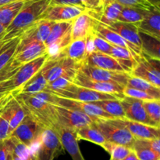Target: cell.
Here are the masks:
<instances>
[{"label": "cell", "mask_w": 160, "mask_h": 160, "mask_svg": "<svg viewBox=\"0 0 160 160\" xmlns=\"http://www.w3.org/2000/svg\"><path fill=\"white\" fill-rule=\"evenodd\" d=\"M51 4L52 0H27L17 17L6 28L5 40H10L20 35L25 30L40 20Z\"/></svg>", "instance_id": "1"}, {"label": "cell", "mask_w": 160, "mask_h": 160, "mask_svg": "<svg viewBox=\"0 0 160 160\" xmlns=\"http://www.w3.org/2000/svg\"><path fill=\"white\" fill-rule=\"evenodd\" d=\"M15 98L27 112L31 115L44 129H54L58 124L56 106L33 95L16 93Z\"/></svg>", "instance_id": "2"}, {"label": "cell", "mask_w": 160, "mask_h": 160, "mask_svg": "<svg viewBox=\"0 0 160 160\" xmlns=\"http://www.w3.org/2000/svg\"><path fill=\"white\" fill-rule=\"evenodd\" d=\"M94 125L101 132L106 141L132 149L135 138L128 129L118 123L115 119L108 120L98 119L94 122Z\"/></svg>", "instance_id": "3"}, {"label": "cell", "mask_w": 160, "mask_h": 160, "mask_svg": "<svg viewBox=\"0 0 160 160\" xmlns=\"http://www.w3.org/2000/svg\"><path fill=\"white\" fill-rule=\"evenodd\" d=\"M79 64L70 58L59 56L48 59L42 70L47 83H49L59 77H67L73 81Z\"/></svg>", "instance_id": "4"}, {"label": "cell", "mask_w": 160, "mask_h": 160, "mask_svg": "<svg viewBox=\"0 0 160 160\" xmlns=\"http://www.w3.org/2000/svg\"><path fill=\"white\" fill-rule=\"evenodd\" d=\"M34 151V160H54L63 153L64 148L57 133L52 129H45Z\"/></svg>", "instance_id": "5"}, {"label": "cell", "mask_w": 160, "mask_h": 160, "mask_svg": "<svg viewBox=\"0 0 160 160\" xmlns=\"http://www.w3.org/2000/svg\"><path fill=\"white\" fill-rule=\"evenodd\" d=\"M48 59V55L45 54L22 64L18 70L6 80L9 89L11 91L20 90L27 82L29 81L42 68Z\"/></svg>", "instance_id": "6"}, {"label": "cell", "mask_w": 160, "mask_h": 160, "mask_svg": "<svg viewBox=\"0 0 160 160\" xmlns=\"http://www.w3.org/2000/svg\"><path fill=\"white\" fill-rule=\"evenodd\" d=\"M45 130L31 115H27L20 125L11 133L10 136L23 143L30 148L37 144L42 131Z\"/></svg>", "instance_id": "7"}, {"label": "cell", "mask_w": 160, "mask_h": 160, "mask_svg": "<svg viewBox=\"0 0 160 160\" xmlns=\"http://www.w3.org/2000/svg\"><path fill=\"white\" fill-rule=\"evenodd\" d=\"M51 93L57 97H62V98L84 102H95L98 101V100H109V99L111 100L118 99L115 96L111 95V94L104 93L98 92L93 89L82 87L73 83H70L68 86L64 89Z\"/></svg>", "instance_id": "8"}, {"label": "cell", "mask_w": 160, "mask_h": 160, "mask_svg": "<svg viewBox=\"0 0 160 160\" xmlns=\"http://www.w3.org/2000/svg\"><path fill=\"white\" fill-rule=\"evenodd\" d=\"M130 75L142 78L160 88V60L152 59L142 54Z\"/></svg>", "instance_id": "9"}, {"label": "cell", "mask_w": 160, "mask_h": 160, "mask_svg": "<svg viewBox=\"0 0 160 160\" xmlns=\"http://www.w3.org/2000/svg\"><path fill=\"white\" fill-rule=\"evenodd\" d=\"M78 72L92 80L117 83V84L123 85V86H126L128 78L131 75L130 73H128V72L105 70V69L88 65V64H83V63L79 64Z\"/></svg>", "instance_id": "10"}, {"label": "cell", "mask_w": 160, "mask_h": 160, "mask_svg": "<svg viewBox=\"0 0 160 160\" xmlns=\"http://www.w3.org/2000/svg\"><path fill=\"white\" fill-rule=\"evenodd\" d=\"M55 106L57 115L58 123L71 130H78V129L82 127L92 125L94 122L97 120L77 110L69 109L57 105Z\"/></svg>", "instance_id": "11"}, {"label": "cell", "mask_w": 160, "mask_h": 160, "mask_svg": "<svg viewBox=\"0 0 160 160\" xmlns=\"http://www.w3.org/2000/svg\"><path fill=\"white\" fill-rule=\"evenodd\" d=\"M56 105L62 107V108H69L79 111L81 112L88 115L90 117L95 119H113V118L109 115L108 113L103 111L101 108L95 104L93 102H84L79 101V100H70V99L62 98L56 96Z\"/></svg>", "instance_id": "12"}, {"label": "cell", "mask_w": 160, "mask_h": 160, "mask_svg": "<svg viewBox=\"0 0 160 160\" xmlns=\"http://www.w3.org/2000/svg\"><path fill=\"white\" fill-rule=\"evenodd\" d=\"M73 83L78 86H82V87L98 91V92L111 94V95L115 96L118 99H121L124 97L123 94V90L125 86L117 84V83L95 81V80H92L84 76L78 72H77L76 75L73 78Z\"/></svg>", "instance_id": "13"}, {"label": "cell", "mask_w": 160, "mask_h": 160, "mask_svg": "<svg viewBox=\"0 0 160 160\" xmlns=\"http://www.w3.org/2000/svg\"><path fill=\"white\" fill-rule=\"evenodd\" d=\"M82 63L98 68L113 71V72H128V73H131V69L123 62L112 57L110 55L98 51H94L89 53Z\"/></svg>", "instance_id": "14"}, {"label": "cell", "mask_w": 160, "mask_h": 160, "mask_svg": "<svg viewBox=\"0 0 160 160\" xmlns=\"http://www.w3.org/2000/svg\"><path fill=\"white\" fill-rule=\"evenodd\" d=\"M120 101L124 111L126 119L151 126L158 127L147 115L144 108L143 100L124 96L123 98L120 99Z\"/></svg>", "instance_id": "15"}, {"label": "cell", "mask_w": 160, "mask_h": 160, "mask_svg": "<svg viewBox=\"0 0 160 160\" xmlns=\"http://www.w3.org/2000/svg\"><path fill=\"white\" fill-rule=\"evenodd\" d=\"M53 24V21L44 19L38 20L20 35V42L17 49L22 48L34 41L45 42L49 35Z\"/></svg>", "instance_id": "16"}, {"label": "cell", "mask_w": 160, "mask_h": 160, "mask_svg": "<svg viewBox=\"0 0 160 160\" xmlns=\"http://www.w3.org/2000/svg\"><path fill=\"white\" fill-rule=\"evenodd\" d=\"M86 9L78 6L51 4L42 14L41 19L53 22L72 20L84 13Z\"/></svg>", "instance_id": "17"}, {"label": "cell", "mask_w": 160, "mask_h": 160, "mask_svg": "<svg viewBox=\"0 0 160 160\" xmlns=\"http://www.w3.org/2000/svg\"><path fill=\"white\" fill-rule=\"evenodd\" d=\"M53 130L57 133L64 150L67 151L73 160H85L78 144L76 130H71L58 123Z\"/></svg>", "instance_id": "18"}, {"label": "cell", "mask_w": 160, "mask_h": 160, "mask_svg": "<svg viewBox=\"0 0 160 160\" xmlns=\"http://www.w3.org/2000/svg\"><path fill=\"white\" fill-rule=\"evenodd\" d=\"M97 20L94 19L87 11L72 20L71 39L72 41L86 39L94 34Z\"/></svg>", "instance_id": "19"}, {"label": "cell", "mask_w": 160, "mask_h": 160, "mask_svg": "<svg viewBox=\"0 0 160 160\" xmlns=\"http://www.w3.org/2000/svg\"><path fill=\"white\" fill-rule=\"evenodd\" d=\"M45 54H46V46L45 43L38 41H34L22 48L17 49L11 62L16 66L20 67L22 64L33 61Z\"/></svg>", "instance_id": "20"}, {"label": "cell", "mask_w": 160, "mask_h": 160, "mask_svg": "<svg viewBox=\"0 0 160 160\" xmlns=\"http://www.w3.org/2000/svg\"><path fill=\"white\" fill-rule=\"evenodd\" d=\"M118 123L123 125L129 130L135 139L151 140L159 138L160 128L159 127L151 126L141 122H134L128 119H115Z\"/></svg>", "instance_id": "21"}, {"label": "cell", "mask_w": 160, "mask_h": 160, "mask_svg": "<svg viewBox=\"0 0 160 160\" xmlns=\"http://www.w3.org/2000/svg\"><path fill=\"white\" fill-rule=\"evenodd\" d=\"M94 33L96 35L99 36V37L102 38L103 39L107 41L111 45L123 47V48L131 51L134 54L137 55V56H142V50L140 48L130 43L129 42L125 40L123 38H122L120 35H118L115 31H112L99 22L97 21Z\"/></svg>", "instance_id": "22"}, {"label": "cell", "mask_w": 160, "mask_h": 160, "mask_svg": "<svg viewBox=\"0 0 160 160\" xmlns=\"http://www.w3.org/2000/svg\"><path fill=\"white\" fill-rule=\"evenodd\" d=\"M112 31L120 35L122 38L141 49V40L139 37L138 28L134 24L126 23L116 20L108 24H103Z\"/></svg>", "instance_id": "23"}, {"label": "cell", "mask_w": 160, "mask_h": 160, "mask_svg": "<svg viewBox=\"0 0 160 160\" xmlns=\"http://www.w3.org/2000/svg\"><path fill=\"white\" fill-rule=\"evenodd\" d=\"M138 31L160 39V9L149 10L143 20L136 24Z\"/></svg>", "instance_id": "24"}, {"label": "cell", "mask_w": 160, "mask_h": 160, "mask_svg": "<svg viewBox=\"0 0 160 160\" xmlns=\"http://www.w3.org/2000/svg\"><path fill=\"white\" fill-rule=\"evenodd\" d=\"M88 55V38H86L72 41L70 45L66 47L59 56H67L80 64L84 62Z\"/></svg>", "instance_id": "25"}, {"label": "cell", "mask_w": 160, "mask_h": 160, "mask_svg": "<svg viewBox=\"0 0 160 160\" xmlns=\"http://www.w3.org/2000/svg\"><path fill=\"white\" fill-rule=\"evenodd\" d=\"M139 31L142 54L152 59L160 60V39Z\"/></svg>", "instance_id": "26"}, {"label": "cell", "mask_w": 160, "mask_h": 160, "mask_svg": "<svg viewBox=\"0 0 160 160\" xmlns=\"http://www.w3.org/2000/svg\"><path fill=\"white\" fill-rule=\"evenodd\" d=\"M27 0H18L9 4L0 6V24L7 28L12 23Z\"/></svg>", "instance_id": "27"}, {"label": "cell", "mask_w": 160, "mask_h": 160, "mask_svg": "<svg viewBox=\"0 0 160 160\" xmlns=\"http://www.w3.org/2000/svg\"><path fill=\"white\" fill-rule=\"evenodd\" d=\"M76 133L78 141L79 140H85V141L98 144V145L101 146L102 147L107 142L104 136L96 128L94 123L92 125H89L78 129V130H76Z\"/></svg>", "instance_id": "28"}, {"label": "cell", "mask_w": 160, "mask_h": 160, "mask_svg": "<svg viewBox=\"0 0 160 160\" xmlns=\"http://www.w3.org/2000/svg\"><path fill=\"white\" fill-rule=\"evenodd\" d=\"M48 85L46 79L43 75V72L41 69L34 76H33L29 81L27 82L20 89L19 92L25 94L33 95L37 93L43 91L46 89Z\"/></svg>", "instance_id": "29"}, {"label": "cell", "mask_w": 160, "mask_h": 160, "mask_svg": "<svg viewBox=\"0 0 160 160\" xmlns=\"http://www.w3.org/2000/svg\"><path fill=\"white\" fill-rule=\"evenodd\" d=\"M126 86L147 93L155 100H160V88L138 77L130 75Z\"/></svg>", "instance_id": "30"}, {"label": "cell", "mask_w": 160, "mask_h": 160, "mask_svg": "<svg viewBox=\"0 0 160 160\" xmlns=\"http://www.w3.org/2000/svg\"><path fill=\"white\" fill-rule=\"evenodd\" d=\"M20 35L7 41L0 50V74L12 61L20 42Z\"/></svg>", "instance_id": "31"}, {"label": "cell", "mask_w": 160, "mask_h": 160, "mask_svg": "<svg viewBox=\"0 0 160 160\" xmlns=\"http://www.w3.org/2000/svg\"><path fill=\"white\" fill-rule=\"evenodd\" d=\"M148 11L149 10H145V9H139V8L123 6L117 20L121 22H126V23L134 24L136 25L143 20Z\"/></svg>", "instance_id": "32"}, {"label": "cell", "mask_w": 160, "mask_h": 160, "mask_svg": "<svg viewBox=\"0 0 160 160\" xmlns=\"http://www.w3.org/2000/svg\"><path fill=\"white\" fill-rule=\"evenodd\" d=\"M113 119H125V113L120 104V99L98 100L93 102Z\"/></svg>", "instance_id": "33"}, {"label": "cell", "mask_w": 160, "mask_h": 160, "mask_svg": "<svg viewBox=\"0 0 160 160\" xmlns=\"http://www.w3.org/2000/svg\"><path fill=\"white\" fill-rule=\"evenodd\" d=\"M9 108L10 110V117H9V130L10 134L23 121L27 115V111L22 105L16 100L15 97L9 102Z\"/></svg>", "instance_id": "34"}, {"label": "cell", "mask_w": 160, "mask_h": 160, "mask_svg": "<svg viewBox=\"0 0 160 160\" xmlns=\"http://www.w3.org/2000/svg\"><path fill=\"white\" fill-rule=\"evenodd\" d=\"M132 150L139 160H159L160 155L153 152L146 143V140L135 139Z\"/></svg>", "instance_id": "35"}, {"label": "cell", "mask_w": 160, "mask_h": 160, "mask_svg": "<svg viewBox=\"0 0 160 160\" xmlns=\"http://www.w3.org/2000/svg\"><path fill=\"white\" fill-rule=\"evenodd\" d=\"M102 147L110 155L111 160H123L132 151V149L126 146L112 144L108 141Z\"/></svg>", "instance_id": "36"}, {"label": "cell", "mask_w": 160, "mask_h": 160, "mask_svg": "<svg viewBox=\"0 0 160 160\" xmlns=\"http://www.w3.org/2000/svg\"><path fill=\"white\" fill-rule=\"evenodd\" d=\"M9 117H10V110L8 103L2 111L0 112V142L5 141L10 136Z\"/></svg>", "instance_id": "37"}, {"label": "cell", "mask_w": 160, "mask_h": 160, "mask_svg": "<svg viewBox=\"0 0 160 160\" xmlns=\"http://www.w3.org/2000/svg\"><path fill=\"white\" fill-rule=\"evenodd\" d=\"M144 108L149 119L159 127L160 124V100H144Z\"/></svg>", "instance_id": "38"}, {"label": "cell", "mask_w": 160, "mask_h": 160, "mask_svg": "<svg viewBox=\"0 0 160 160\" xmlns=\"http://www.w3.org/2000/svg\"><path fill=\"white\" fill-rule=\"evenodd\" d=\"M110 56L116 58L118 61H130L132 62L136 63L141 56H137L134 54L131 51L123 48V47L117 46V45H112V50H111Z\"/></svg>", "instance_id": "39"}, {"label": "cell", "mask_w": 160, "mask_h": 160, "mask_svg": "<svg viewBox=\"0 0 160 160\" xmlns=\"http://www.w3.org/2000/svg\"><path fill=\"white\" fill-rule=\"evenodd\" d=\"M115 1H117L123 6L139 8V9H145V10H152L153 9H156V7L150 4L147 0H115Z\"/></svg>", "instance_id": "40"}, {"label": "cell", "mask_w": 160, "mask_h": 160, "mask_svg": "<svg viewBox=\"0 0 160 160\" xmlns=\"http://www.w3.org/2000/svg\"><path fill=\"white\" fill-rule=\"evenodd\" d=\"M123 94L125 97H132V98L138 99L141 100H155L152 96H150L149 94H148L147 93L143 92L142 90H139V89H134V88L129 87V86H125L123 88Z\"/></svg>", "instance_id": "41"}, {"label": "cell", "mask_w": 160, "mask_h": 160, "mask_svg": "<svg viewBox=\"0 0 160 160\" xmlns=\"http://www.w3.org/2000/svg\"><path fill=\"white\" fill-rule=\"evenodd\" d=\"M92 41H93V45L95 48V51L101 52V53H106V54L110 55L111 50H112V45L110 43L103 39L102 38L96 35L94 33L92 36Z\"/></svg>", "instance_id": "42"}, {"label": "cell", "mask_w": 160, "mask_h": 160, "mask_svg": "<svg viewBox=\"0 0 160 160\" xmlns=\"http://www.w3.org/2000/svg\"><path fill=\"white\" fill-rule=\"evenodd\" d=\"M72 83H73L72 79L67 78V77H59L52 83H48L46 89L45 90L49 91V92L60 90V89H62L68 86Z\"/></svg>", "instance_id": "43"}, {"label": "cell", "mask_w": 160, "mask_h": 160, "mask_svg": "<svg viewBox=\"0 0 160 160\" xmlns=\"http://www.w3.org/2000/svg\"><path fill=\"white\" fill-rule=\"evenodd\" d=\"M82 6L88 11L99 13L104 6L103 0H81Z\"/></svg>", "instance_id": "44"}, {"label": "cell", "mask_w": 160, "mask_h": 160, "mask_svg": "<svg viewBox=\"0 0 160 160\" xmlns=\"http://www.w3.org/2000/svg\"><path fill=\"white\" fill-rule=\"evenodd\" d=\"M146 143L148 147L152 149L154 152L160 155V139L156 138V139L146 140Z\"/></svg>", "instance_id": "45"}, {"label": "cell", "mask_w": 160, "mask_h": 160, "mask_svg": "<svg viewBox=\"0 0 160 160\" xmlns=\"http://www.w3.org/2000/svg\"><path fill=\"white\" fill-rule=\"evenodd\" d=\"M52 4L68 5V6H78L83 7L81 0H52Z\"/></svg>", "instance_id": "46"}, {"label": "cell", "mask_w": 160, "mask_h": 160, "mask_svg": "<svg viewBox=\"0 0 160 160\" xmlns=\"http://www.w3.org/2000/svg\"><path fill=\"white\" fill-rule=\"evenodd\" d=\"M9 154V149L6 141L0 142V160H7Z\"/></svg>", "instance_id": "47"}, {"label": "cell", "mask_w": 160, "mask_h": 160, "mask_svg": "<svg viewBox=\"0 0 160 160\" xmlns=\"http://www.w3.org/2000/svg\"><path fill=\"white\" fill-rule=\"evenodd\" d=\"M17 91L18 90L12 91V92H10L9 93H8L7 95L4 96V97H2V98H0V112L2 111V109L6 106V104L10 101L11 99L15 96L16 93H17Z\"/></svg>", "instance_id": "48"}, {"label": "cell", "mask_w": 160, "mask_h": 160, "mask_svg": "<svg viewBox=\"0 0 160 160\" xmlns=\"http://www.w3.org/2000/svg\"><path fill=\"white\" fill-rule=\"evenodd\" d=\"M123 160H139L138 158L137 155L135 154V152L134 151H131Z\"/></svg>", "instance_id": "49"}, {"label": "cell", "mask_w": 160, "mask_h": 160, "mask_svg": "<svg viewBox=\"0 0 160 160\" xmlns=\"http://www.w3.org/2000/svg\"><path fill=\"white\" fill-rule=\"evenodd\" d=\"M147 1L156 8L160 9V0H147Z\"/></svg>", "instance_id": "50"}, {"label": "cell", "mask_w": 160, "mask_h": 160, "mask_svg": "<svg viewBox=\"0 0 160 160\" xmlns=\"http://www.w3.org/2000/svg\"><path fill=\"white\" fill-rule=\"evenodd\" d=\"M18 1V0H0V6H4V5L9 4V3H13V2Z\"/></svg>", "instance_id": "51"}, {"label": "cell", "mask_w": 160, "mask_h": 160, "mask_svg": "<svg viewBox=\"0 0 160 160\" xmlns=\"http://www.w3.org/2000/svg\"><path fill=\"white\" fill-rule=\"evenodd\" d=\"M7 41H9V40H7ZM7 41L5 40V39H4V35H2L1 37H0V50H1V49L2 48V46L5 45V43H6Z\"/></svg>", "instance_id": "52"}, {"label": "cell", "mask_w": 160, "mask_h": 160, "mask_svg": "<svg viewBox=\"0 0 160 160\" xmlns=\"http://www.w3.org/2000/svg\"><path fill=\"white\" fill-rule=\"evenodd\" d=\"M6 28L0 24V37H1L2 35H3L6 34Z\"/></svg>", "instance_id": "53"}, {"label": "cell", "mask_w": 160, "mask_h": 160, "mask_svg": "<svg viewBox=\"0 0 160 160\" xmlns=\"http://www.w3.org/2000/svg\"><path fill=\"white\" fill-rule=\"evenodd\" d=\"M115 1V0H103V3H104V6L105 5L108 4V3H112V2Z\"/></svg>", "instance_id": "54"}, {"label": "cell", "mask_w": 160, "mask_h": 160, "mask_svg": "<svg viewBox=\"0 0 160 160\" xmlns=\"http://www.w3.org/2000/svg\"><path fill=\"white\" fill-rule=\"evenodd\" d=\"M8 145V144H7ZM9 147V146H8ZM7 160H12V157H11V155H10V152H9V156H8V159Z\"/></svg>", "instance_id": "55"}, {"label": "cell", "mask_w": 160, "mask_h": 160, "mask_svg": "<svg viewBox=\"0 0 160 160\" xmlns=\"http://www.w3.org/2000/svg\"><path fill=\"white\" fill-rule=\"evenodd\" d=\"M159 160H160V159H159Z\"/></svg>", "instance_id": "56"}, {"label": "cell", "mask_w": 160, "mask_h": 160, "mask_svg": "<svg viewBox=\"0 0 160 160\" xmlns=\"http://www.w3.org/2000/svg\"><path fill=\"white\" fill-rule=\"evenodd\" d=\"M110 160H111V159H110Z\"/></svg>", "instance_id": "57"}]
</instances>
